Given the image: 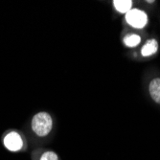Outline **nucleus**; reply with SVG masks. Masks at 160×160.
<instances>
[{
  "label": "nucleus",
  "instance_id": "39448f33",
  "mask_svg": "<svg viewBox=\"0 0 160 160\" xmlns=\"http://www.w3.org/2000/svg\"><path fill=\"white\" fill-rule=\"evenodd\" d=\"M157 49L158 42L155 39H151L143 46V48L141 49V54L143 57H149L155 54L157 52Z\"/></svg>",
  "mask_w": 160,
  "mask_h": 160
},
{
  "label": "nucleus",
  "instance_id": "6e6552de",
  "mask_svg": "<svg viewBox=\"0 0 160 160\" xmlns=\"http://www.w3.org/2000/svg\"><path fill=\"white\" fill-rule=\"evenodd\" d=\"M39 160H59V158H58V155L56 152H46L41 155Z\"/></svg>",
  "mask_w": 160,
  "mask_h": 160
},
{
  "label": "nucleus",
  "instance_id": "f03ea898",
  "mask_svg": "<svg viewBox=\"0 0 160 160\" xmlns=\"http://www.w3.org/2000/svg\"><path fill=\"white\" fill-rule=\"evenodd\" d=\"M126 20L127 22L134 28L141 29L145 27L148 23V16L147 13L138 10V9H132L128 11L126 14Z\"/></svg>",
  "mask_w": 160,
  "mask_h": 160
},
{
  "label": "nucleus",
  "instance_id": "7ed1b4c3",
  "mask_svg": "<svg viewBox=\"0 0 160 160\" xmlns=\"http://www.w3.org/2000/svg\"><path fill=\"white\" fill-rule=\"evenodd\" d=\"M3 143L6 149L11 152H18L23 147V139L20 134L16 132H12L6 134Z\"/></svg>",
  "mask_w": 160,
  "mask_h": 160
},
{
  "label": "nucleus",
  "instance_id": "f257e3e1",
  "mask_svg": "<svg viewBox=\"0 0 160 160\" xmlns=\"http://www.w3.org/2000/svg\"><path fill=\"white\" fill-rule=\"evenodd\" d=\"M32 129L33 132L40 137L46 136L53 128V120L51 115L47 112L41 111L37 113L32 120Z\"/></svg>",
  "mask_w": 160,
  "mask_h": 160
},
{
  "label": "nucleus",
  "instance_id": "423d86ee",
  "mask_svg": "<svg viewBox=\"0 0 160 160\" xmlns=\"http://www.w3.org/2000/svg\"><path fill=\"white\" fill-rule=\"evenodd\" d=\"M113 5L119 12H128L132 10V0H115L113 1Z\"/></svg>",
  "mask_w": 160,
  "mask_h": 160
},
{
  "label": "nucleus",
  "instance_id": "0eeeda50",
  "mask_svg": "<svg viewBox=\"0 0 160 160\" xmlns=\"http://www.w3.org/2000/svg\"><path fill=\"white\" fill-rule=\"evenodd\" d=\"M140 41H141V38L135 34L128 35L124 38V43L128 47H134L139 44Z\"/></svg>",
  "mask_w": 160,
  "mask_h": 160
},
{
  "label": "nucleus",
  "instance_id": "20e7f679",
  "mask_svg": "<svg viewBox=\"0 0 160 160\" xmlns=\"http://www.w3.org/2000/svg\"><path fill=\"white\" fill-rule=\"evenodd\" d=\"M149 91L152 99L157 104H160V78L153 79L150 82Z\"/></svg>",
  "mask_w": 160,
  "mask_h": 160
}]
</instances>
